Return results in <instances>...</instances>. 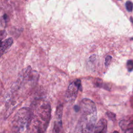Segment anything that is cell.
Segmentation results:
<instances>
[{
    "label": "cell",
    "instance_id": "cell-1",
    "mask_svg": "<svg viewBox=\"0 0 133 133\" xmlns=\"http://www.w3.org/2000/svg\"><path fill=\"white\" fill-rule=\"evenodd\" d=\"M30 117L27 127L28 133H44L51 118L49 103L44 99L34 102L30 109Z\"/></svg>",
    "mask_w": 133,
    "mask_h": 133
},
{
    "label": "cell",
    "instance_id": "cell-2",
    "mask_svg": "<svg viewBox=\"0 0 133 133\" xmlns=\"http://www.w3.org/2000/svg\"><path fill=\"white\" fill-rule=\"evenodd\" d=\"M80 116L76 126V133H91L97 118L95 103L90 99L84 98L79 105Z\"/></svg>",
    "mask_w": 133,
    "mask_h": 133
},
{
    "label": "cell",
    "instance_id": "cell-3",
    "mask_svg": "<svg viewBox=\"0 0 133 133\" xmlns=\"http://www.w3.org/2000/svg\"><path fill=\"white\" fill-rule=\"evenodd\" d=\"M31 110L28 108L20 109L15 115L12 121V129L14 133H22L28 127Z\"/></svg>",
    "mask_w": 133,
    "mask_h": 133
},
{
    "label": "cell",
    "instance_id": "cell-4",
    "mask_svg": "<svg viewBox=\"0 0 133 133\" xmlns=\"http://www.w3.org/2000/svg\"><path fill=\"white\" fill-rule=\"evenodd\" d=\"M81 87V81L78 79L74 80L70 84L65 94V99L68 102H73L75 100Z\"/></svg>",
    "mask_w": 133,
    "mask_h": 133
},
{
    "label": "cell",
    "instance_id": "cell-5",
    "mask_svg": "<svg viewBox=\"0 0 133 133\" xmlns=\"http://www.w3.org/2000/svg\"><path fill=\"white\" fill-rule=\"evenodd\" d=\"M62 105L61 104H58L56 111V119L54 122L53 133H62Z\"/></svg>",
    "mask_w": 133,
    "mask_h": 133
},
{
    "label": "cell",
    "instance_id": "cell-6",
    "mask_svg": "<svg viewBox=\"0 0 133 133\" xmlns=\"http://www.w3.org/2000/svg\"><path fill=\"white\" fill-rule=\"evenodd\" d=\"M107 121L103 118H101L96 124L94 133H107Z\"/></svg>",
    "mask_w": 133,
    "mask_h": 133
},
{
    "label": "cell",
    "instance_id": "cell-7",
    "mask_svg": "<svg viewBox=\"0 0 133 133\" xmlns=\"http://www.w3.org/2000/svg\"><path fill=\"white\" fill-rule=\"evenodd\" d=\"M119 126L124 133H132V122L123 119L119 122Z\"/></svg>",
    "mask_w": 133,
    "mask_h": 133
},
{
    "label": "cell",
    "instance_id": "cell-8",
    "mask_svg": "<svg viewBox=\"0 0 133 133\" xmlns=\"http://www.w3.org/2000/svg\"><path fill=\"white\" fill-rule=\"evenodd\" d=\"M13 43V39L9 37L4 41H2V44L0 46V57L4 54V52L10 47Z\"/></svg>",
    "mask_w": 133,
    "mask_h": 133
},
{
    "label": "cell",
    "instance_id": "cell-9",
    "mask_svg": "<svg viewBox=\"0 0 133 133\" xmlns=\"http://www.w3.org/2000/svg\"><path fill=\"white\" fill-rule=\"evenodd\" d=\"M106 115L107 117L111 121H115L116 120V115L114 113L110 111H108L106 113Z\"/></svg>",
    "mask_w": 133,
    "mask_h": 133
},
{
    "label": "cell",
    "instance_id": "cell-10",
    "mask_svg": "<svg viewBox=\"0 0 133 133\" xmlns=\"http://www.w3.org/2000/svg\"><path fill=\"white\" fill-rule=\"evenodd\" d=\"M126 8L129 12H131L132 11V3L131 1H127L125 4Z\"/></svg>",
    "mask_w": 133,
    "mask_h": 133
},
{
    "label": "cell",
    "instance_id": "cell-11",
    "mask_svg": "<svg viewBox=\"0 0 133 133\" xmlns=\"http://www.w3.org/2000/svg\"><path fill=\"white\" fill-rule=\"evenodd\" d=\"M127 68L129 72H131L133 69V65H132V60H128L127 62Z\"/></svg>",
    "mask_w": 133,
    "mask_h": 133
},
{
    "label": "cell",
    "instance_id": "cell-12",
    "mask_svg": "<svg viewBox=\"0 0 133 133\" xmlns=\"http://www.w3.org/2000/svg\"><path fill=\"white\" fill-rule=\"evenodd\" d=\"M112 57L111 56H107L105 59V65L106 67L108 66L110 64Z\"/></svg>",
    "mask_w": 133,
    "mask_h": 133
},
{
    "label": "cell",
    "instance_id": "cell-13",
    "mask_svg": "<svg viewBox=\"0 0 133 133\" xmlns=\"http://www.w3.org/2000/svg\"><path fill=\"white\" fill-rule=\"evenodd\" d=\"M74 110L76 112H78L79 111V106L78 105H75L74 107Z\"/></svg>",
    "mask_w": 133,
    "mask_h": 133
},
{
    "label": "cell",
    "instance_id": "cell-14",
    "mask_svg": "<svg viewBox=\"0 0 133 133\" xmlns=\"http://www.w3.org/2000/svg\"><path fill=\"white\" fill-rule=\"evenodd\" d=\"M112 133H119L117 131H116V130H115V131H114Z\"/></svg>",
    "mask_w": 133,
    "mask_h": 133
},
{
    "label": "cell",
    "instance_id": "cell-15",
    "mask_svg": "<svg viewBox=\"0 0 133 133\" xmlns=\"http://www.w3.org/2000/svg\"><path fill=\"white\" fill-rule=\"evenodd\" d=\"M130 19H131V21L132 22V17H131V18H130Z\"/></svg>",
    "mask_w": 133,
    "mask_h": 133
}]
</instances>
